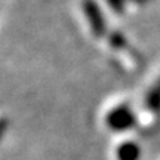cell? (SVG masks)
Listing matches in <instances>:
<instances>
[{"mask_svg":"<svg viewBox=\"0 0 160 160\" xmlns=\"http://www.w3.org/2000/svg\"><path fill=\"white\" fill-rule=\"evenodd\" d=\"M139 156V148L138 145L132 142L123 144L119 148V159L120 160H137Z\"/></svg>","mask_w":160,"mask_h":160,"instance_id":"obj_2","label":"cell"},{"mask_svg":"<svg viewBox=\"0 0 160 160\" xmlns=\"http://www.w3.org/2000/svg\"><path fill=\"white\" fill-rule=\"evenodd\" d=\"M147 102L150 104L151 108H159V105H160V82L156 88L151 89L148 98H147Z\"/></svg>","mask_w":160,"mask_h":160,"instance_id":"obj_3","label":"cell"},{"mask_svg":"<svg viewBox=\"0 0 160 160\" xmlns=\"http://www.w3.org/2000/svg\"><path fill=\"white\" fill-rule=\"evenodd\" d=\"M107 122H108V125L111 126L113 129L120 131V129L129 128V126L133 123V116H132V113L126 108V107H120V108H117L110 113Z\"/></svg>","mask_w":160,"mask_h":160,"instance_id":"obj_1","label":"cell"}]
</instances>
